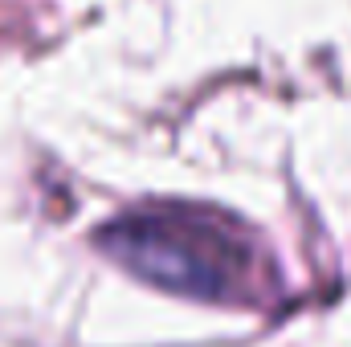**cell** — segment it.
I'll use <instances>...</instances> for the list:
<instances>
[{
	"mask_svg": "<svg viewBox=\"0 0 351 347\" xmlns=\"http://www.w3.org/2000/svg\"><path fill=\"white\" fill-rule=\"evenodd\" d=\"M102 250L135 278L192 298H237L245 290L250 258L237 233L208 213L139 208L102 229Z\"/></svg>",
	"mask_w": 351,
	"mask_h": 347,
	"instance_id": "1",
	"label": "cell"
}]
</instances>
